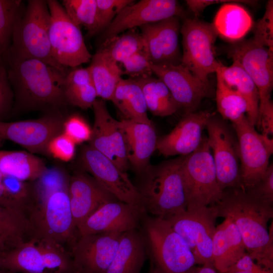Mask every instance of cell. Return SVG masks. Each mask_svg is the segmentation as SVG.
<instances>
[{
    "label": "cell",
    "mask_w": 273,
    "mask_h": 273,
    "mask_svg": "<svg viewBox=\"0 0 273 273\" xmlns=\"http://www.w3.org/2000/svg\"><path fill=\"white\" fill-rule=\"evenodd\" d=\"M238 143L243 188L248 190L263 177L273 152V140L258 133L245 116L232 123Z\"/></svg>",
    "instance_id": "cell-12"
},
{
    "label": "cell",
    "mask_w": 273,
    "mask_h": 273,
    "mask_svg": "<svg viewBox=\"0 0 273 273\" xmlns=\"http://www.w3.org/2000/svg\"><path fill=\"white\" fill-rule=\"evenodd\" d=\"M121 234L78 236L70 251L75 273H105L115 256Z\"/></svg>",
    "instance_id": "cell-18"
},
{
    "label": "cell",
    "mask_w": 273,
    "mask_h": 273,
    "mask_svg": "<svg viewBox=\"0 0 273 273\" xmlns=\"http://www.w3.org/2000/svg\"><path fill=\"white\" fill-rule=\"evenodd\" d=\"M0 273H16L0 266Z\"/></svg>",
    "instance_id": "cell-55"
},
{
    "label": "cell",
    "mask_w": 273,
    "mask_h": 273,
    "mask_svg": "<svg viewBox=\"0 0 273 273\" xmlns=\"http://www.w3.org/2000/svg\"><path fill=\"white\" fill-rule=\"evenodd\" d=\"M242 3L246 4H254V1L244 0H187L186 3L194 15L198 16L204 9L211 5L219 3Z\"/></svg>",
    "instance_id": "cell-49"
},
{
    "label": "cell",
    "mask_w": 273,
    "mask_h": 273,
    "mask_svg": "<svg viewBox=\"0 0 273 273\" xmlns=\"http://www.w3.org/2000/svg\"><path fill=\"white\" fill-rule=\"evenodd\" d=\"M141 222L150 258L162 273H185L194 266L190 248L167 220L146 214Z\"/></svg>",
    "instance_id": "cell-6"
},
{
    "label": "cell",
    "mask_w": 273,
    "mask_h": 273,
    "mask_svg": "<svg viewBox=\"0 0 273 273\" xmlns=\"http://www.w3.org/2000/svg\"><path fill=\"white\" fill-rule=\"evenodd\" d=\"M150 68L186 114L196 112L202 100L211 96L210 84L201 81L180 64H151Z\"/></svg>",
    "instance_id": "cell-20"
},
{
    "label": "cell",
    "mask_w": 273,
    "mask_h": 273,
    "mask_svg": "<svg viewBox=\"0 0 273 273\" xmlns=\"http://www.w3.org/2000/svg\"><path fill=\"white\" fill-rule=\"evenodd\" d=\"M133 2L131 0H97L100 31L105 30L116 16Z\"/></svg>",
    "instance_id": "cell-42"
},
{
    "label": "cell",
    "mask_w": 273,
    "mask_h": 273,
    "mask_svg": "<svg viewBox=\"0 0 273 273\" xmlns=\"http://www.w3.org/2000/svg\"><path fill=\"white\" fill-rule=\"evenodd\" d=\"M68 193L77 229L103 204L118 200L95 178L82 172L70 177Z\"/></svg>",
    "instance_id": "cell-24"
},
{
    "label": "cell",
    "mask_w": 273,
    "mask_h": 273,
    "mask_svg": "<svg viewBox=\"0 0 273 273\" xmlns=\"http://www.w3.org/2000/svg\"><path fill=\"white\" fill-rule=\"evenodd\" d=\"M148 273H162V272L151 259V266Z\"/></svg>",
    "instance_id": "cell-53"
},
{
    "label": "cell",
    "mask_w": 273,
    "mask_h": 273,
    "mask_svg": "<svg viewBox=\"0 0 273 273\" xmlns=\"http://www.w3.org/2000/svg\"><path fill=\"white\" fill-rule=\"evenodd\" d=\"M0 266L16 273L75 272L67 248L36 236L1 252Z\"/></svg>",
    "instance_id": "cell-5"
},
{
    "label": "cell",
    "mask_w": 273,
    "mask_h": 273,
    "mask_svg": "<svg viewBox=\"0 0 273 273\" xmlns=\"http://www.w3.org/2000/svg\"><path fill=\"white\" fill-rule=\"evenodd\" d=\"M64 93L67 103L83 109L93 107L98 96L88 67L76 68L67 73Z\"/></svg>",
    "instance_id": "cell-34"
},
{
    "label": "cell",
    "mask_w": 273,
    "mask_h": 273,
    "mask_svg": "<svg viewBox=\"0 0 273 273\" xmlns=\"http://www.w3.org/2000/svg\"><path fill=\"white\" fill-rule=\"evenodd\" d=\"M225 273H253V272H249V271H234V272L228 271ZM264 273H273V271L268 270Z\"/></svg>",
    "instance_id": "cell-56"
},
{
    "label": "cell",
    "mask_w": 273,
    "mask_h": 273,
    "mask_svg": "<svg viewBox=\"0 0 273 273\" xmlns=\"http://www.w3.org/2000/svg\"><path fill=\"white\" fill-rule=\"evenodd\" d=\"M8 62L7 75L14 89L17 108L54 111L67 104L64 90L67 72L35 59Z\"/></svg>",
    "instance_id": "cell-2"
},
{
    "label": "cell",
    "mask_w": 273,
    "mask_h": 273,
    "mask_svg": "<svg viewBox=\"0 0 273 273\" xmlns=\"http://www.w3.org/2000/svg\"><path fill=\"white\" fill-rule=\"evenodd\" d=\"M22 1L0 0V55L9 48L15 26L22 16Z\"/></svg>",
    "instance_id": "cell-40"
},
{
    "label": "cell",
    "mask_w": 273,
    "mask_h": 273,
    "mask_svg": "<svg viewBox=\"0 0 273 273\" xmlns=\"http://www.w3.org/2000/svg\"><path fill=\"white\" fill-rule=\"evenodd\" d=\"M216 72L228 86L237 91L244 98L248 105L247 118L249 123L255 127L258 120L259 96L254 82L235 61H233L230 66L221 64Z\"/></svg>",
    "instance_id": "cell-28"
},
{
    "label": "cell",
    "mask_w": 273,
    "mask_h": 273,
    "mask_svg": "<svg viewBox=\"0 0 273 273\" xmlns=\"http://www.w3.org/2000/svg\"><path fill=\"white\" fill-rule=\"evenodd\" d=\"M76 144L63 132L56 135L49 142L47 152L54 158L68 162L73 159L75 153Z\"/></svg>",
    "instance_id": "cell-44"
},
{
    "label": "cell",
    "mask_w": 273,
    "mask_h": 273,
    "mask_svg": "<svg viewBox=\"0 0 273 273\" xmlns=\"http://www.w3.org/2000/svg\"><path fill=\"white\" fill-rule=\"evenodd\" d=\"M47 168L33 154L22 151L0 150V172L23 181H33Z\"/></svg>",
    "instance_id": "cell-32"
},
{
    "label": "cell",
    "mask_w": 273,
    "mask_h": 273,
    "mask_svg": "<svg viewBox=\"0 0 273 273\" xmlns=\"http://www.w3.org/2000/svg\"><path fill=\"white\" fill-rule=\"evenodd\" d=\"M2 240V239H1Z\"/></svg>",
    "instance_id": "cell-57"
},
{
    "label": "cell",
    "mask_w": 273,
    "mask_h": 273,
    "mask_svg": "<svg viewBox=\"0 0 273 273\" xmlns=\"http://www.w3.org/2000/svg\"><path fill=\"white\" fill-rule=\"evenodd\" d=\"M241 271L253 273H264L268 270L263 269L257 264L248 253L246 252L237 262L229 269L227 272Z\"/></svg>",
    "instance_id": "cell-50"
},
{
    "label": "cell",
    "mask_w": 273,
    "mask_h": 273,
    "mask_svg": "<svg viewBox=\"0 0 273 273\" xmlns=\"http://www.w3.org/2000/svg\"><path fill=\"white\" fill-rule=\"evenodd\" d=\"M185 273H217L214 268L209 266H193Z\"/></svg>",
    "instance_id": "cell-51"
},
{
    "label": "cell",
    "mask_w": 273,
    "mask_h": 273,
    "mask_svg": "<svg viewBox=\"0 0 273 273\" xmlns=\"http://www.w3.org/2000/svg\"><path fill=\"white\" fill-rule=\"evenodd\" d=\"M62 7L78 26H83L92 36L100 32L97 0H64Z\"/></svg>",
    "instance_id": "cell-37"
},
{
    "label": "cell",
    "mask_w": 273,
    "mask_h": 273,
    "mask_svg": "<svg viewBox=\"0 0 273 273\" xmlns=\"http://www.w3.org/2000/svg\"><path fill=\"white\" fill-rule=\"evenodd\" d=\"M88 67L98 97L104 101H111L123 74L118 63L101 46L92 56Z\"/></svg>",
    "instance_id": "cell-30"
},
{
    "label": "cell",
    "mask_w": 273,
    "mask_h": 273,
    "mask_svg": "<svg viewBox=\"0 0 273 273\" xmlns=\"http://www.w3.org/2000/svg\"><path fill=\"white\" fill-rule=\"evenodd\" d=\"M252 38L273 52V1H268L263 17L255 24Z\"/></svg>",
    "instance_id": "cell-41"
},
{
    "label": "cell",
    "mask_w": 273,
    "mask_h": 273,
    "mask_svg": "<svg viewBox=\"0 0 273 273\" xmlns=\"http://www.w3.org/2000/svg\"><path fill=\"white\" fill-rule=\"evenodd\" d=\"M8 248V247L6 245L5 242L0 239V252Z\"/></svg>",
    "instance_id": "cell-54"
},
{
    "label": "cell",
    "mask_w": 273,
    "mask_h": 273,
    "mask_svg": "<svg viewBox=\"0 0 273 273\" xmlns=\"http://www.w3.org/2000/svg\"><path fill=\"white\" fill-rule=\"evenodd\" d=\"M80 160L83 168L118 200L145 210L142 196L126 172L110 159L88 145L81 149Z\"/></svg>",
    "instance_id": "cell-14"
},
{
    "label": "cell",
    "mask_w": 273,
    "mask_h": 273,
    "mask_svg": "<svg viewBox=\"0 0 273 273\" xmlns=\"http://www.w3.org/2000/svg\"><path fill=\"white\" fill-rule=\"evenodd\" d=\"M132 3L125 7L104 30L102 39L105 41L125 30L172 17H179L184 13L175 0H141Z\"/></svg>",
    "instance_id": "cell-19"
},
{
    "label": "cell",
    "mask_w": 273,
    "mask_h": 273,
    "mask_svg": "<svg viewBox=\"0 0 273 273\" xmlns=\"http://www.w3.org/2000/svg\"><path fill=\"white\" fill-rule=\"evenodd\" d=\"M51 14L49 39L53 56L61 66L76 67L92 58L80 27L68 17L56 0L47 1Z\"/></svg>",
    "instance_id": "cell-10"
},
{
    "label": "cell",
    "mask_w": 273,
    "mask_h": 273,
    "mask_svg": "<svg viewBox=\"0 0 273 273\" xmlns=\"http://www.w3.org/2000/svg\"><path fill=\"white\" fill-rule=\"evenodd\" d=\"M63 132L77 144L89 140L92 128L82 118L74 115L64 121Z\"/></svg>",
    "instance_id": "cell-45"
},
{
    "label": "cell",
    "mask_w": 273,
    "mask_h": 273,
    "mask_svg": "<svg viewBox=\"0 0 273 273\" xmlns=\"http://www.w3.org/2000/svg\"><path fill=\"white\" fill-rule=\"evenodd\" d=\"M206 128L220 189L223 191L229 188H243L237 140L225 122L213 115Z\"/></svg>",
    "instance_id": "cell-13"
},
{
    "label": "cell",
    "mask_w": 273,
    "mask_h": 273,
    "mask_svg": "<svg viewBox=\"0 0 273 273\" xmlns=\"http://www.w3.org/2000/svg\"><path fill=\"white\" fill-rule=\"evenodd\" d=\"M187 208L209 206L221 198L214 162L207 137L203 136L198 147L184 156L181 164Z\"/></svg>",
    "instance_id": "cell-7"
},
{
    "label": "cell",
    "mask_w": 273,
    "mask_h": 273,
    "mask_svg": "<svg viewBox=\"0 0 273 273\" xmlns=\"http://www.w3.org/2000/svg\"><path fill=\"white\" fill-rule=\"evenodd\" d=\"M124 67L123 74L135 78L140 76L151 75L150 60L145 48L136 52L121 63Z\"/></svg>",
    "instance_id": "cell-43"
},
{
    "label": "cell",
    "mask_w": 273,
    "mask_h": 273,
    "mask_svg": "<svg viewBox=\"0 0 273 273\" xmlns=\"http://www.w3.org/2000/svg\"><path fill=\"white\" fill-rule=\"evenodd\" d=\"M92 108L94 122L88 145L126 172L129 162L120 121L111 115L103 100L97 99Z\"/></svg>",
    "instance_id": "cell-17"
},
{
    "label": "cell",
    "mask_w": 273,
    "mask_h": 273,
    "mask_svg": "<svg viewBox=\"0 0 273 273\" xmlns=\"http://www.w3.org/2000/svg\"><path fill=\"white\" fill-rule=\"evenodd\" d=\"M242 237L233 222L228 218L216 227L212 242L214 267L225 273L245 253Z\"/></svg>",
    "instance_id": "cell-26"
},
{
    "label": "cell",
    "mask_w": 273,
    "mask_h": 273,
    "mask_svg": "<svg viewBox=\"0 0 273 273\" xmlns=\"http://www.w3.org/2000/svg\"><path fill=\"white\" fill-rule=\"evenodd\" d=\"M184 156L150 166L139 188L146 212L166 219L185 211L187 201L182 174Z\"/></svg>",
    "instance_id": "cell-3"
},
{
    "label": "cell",
    "mask_w": 273,
    "mask_h": 273,
    "mask_svg": "<svg viewBox=\"0 0 273 273\" xmlns=\"http://www.w3.org/2000/svg\"><path fill=\"white\" fill-rule=\"evenodd\" d=\"M217 217L230 219L238 229L246 251L263 269L273 271V207L252 197L242 188L223 191L211 206Z\"/></svg>",
    "instance_id": "cell-1"
},
{
    "label": "cell",
    "mask_w": 273,
    "mask_h": 273,
    "mask_svg": "<svg viewBox=\"0 0 273 273\" xmlns=\"http://www.w3.org/2000/svg\"><path fill=\"white\" fill-rule=\"evenodd\" d=\"M146 214L144 209L115 200L98 208L77 229L78 236L103 233H123L138 229Z\"/></svg>",
    "instance_id": "cell-21"
},
{
    "label": "cell",
    "mask_w": 273,
    "mask_h": 273,
    "mask_svg": "<svg viewBox=\"0 0 273 273\" xmlns=\"http://www.w3.org/2000/svg\"><path fill=\"white\" fill-rule=\"evenodd\" d=\"M262 134L270 137L273 133V104L272 101L258 113L256 124Z\"/></svg>",
    "instance_id": "cell-48"
},
{
    "label": "cell",
    "mask_w": 273,
    "mask_h": 273,
    "mask_svg": "<svg viewBox=\"0 0 273 273\" xmlns=\"http://www.w3.org/2000/svg\"><path fill=\"white\" fill-rule=\"evenodd\" d=\"M134 79L143 91L148 110L154 115L170 116L179 109L170 91L159 78L148 75Z\"/></svg>",
    "instance_id": "cell-33"
},
{
    "label": "cell",
    "mask_w": 273,
    "mask_h": 273,
    "mask_svg": "<svg viewBox=\"0 0 273 273\" xmlns=\"http://www.w3.org/2000/svg\"><path fill=\"white\" fill-rule=\"evenodd\" d=\"M69 179L70 177L62 169L56 167L47 168L38 178L31 181L34 199V207L52 193L68 189Z\"/></svg>",
    "instance_id": "cell-39"
},
{
    "label": "cell",
    "mask_w": 273,
    "mask_h": 273,
    "mask_svg": "<svg viewBox=\"0 0 273 273\" xmlns=\"http://www.w3.org/2000/svg\"><path fill=\"white\" fill-rule=\"evenodd\" d=\"M50 21L47 1H28L15 26L11 44L3 53L8 61L35 59L67 72V68L59 64L52 54L49 39Z\"/></svg>",
    "instance_id": "cell-4"
},
{
    "label": "cell",
    "mask_w": 273,
    "mask_h": 273,
    "mask_svg": "<svg viewBox=\"0 0 273 273\" xmlns=\"http://www.w3.org/2000/svg\"><path fill=\"white\" fill-rule=\"evenodd\" d=\"M229 55L242 66L257 87L259 96V113L271 101L273 52L252 38L231 46Z\"/></svg>",
    "instance_id": "cell-15"
},
{
    "label": "cell",
    "mask_w": 273,
    "mask_h": 273,
    "mask_svg": "<svg viewBox=\"0 0 273 273\" xmlns=\"http://www.w3.org/2000/svg\"><path fill=\"white\" fill-rule=\"evenodd\" d=\"M178 17H170L141 27L145 47L151 64H180Z\"/></svg>",
    "instance_id": "cell-22"
},
{
    "label": "cell",
    "mask_w": 273,
    "mask_h": 273,
    "mask_svg": "<svg viewBox=\"0 0 273 273\" xmlns=\"http://www.w3.org/2000/svg\"><path fill=\"white\" fill-rule=\"evenodd\" d=\"M123 131L127 159L135 170L143 173L149 166L151 157L156 149L157 136L152 123L120 120Z\"/></svg>",
    "instance_id": "cell-25"
},
{
    "label": "cell",
    "mask_w": 273,
    "mask_h": 273,
    "mask_svg": "<svg viewBox=\"0 0 273 273\" xmlns=\"http://www.w3.org/2000/svg\"><path fill=\"white\" fill-rule=\"evenodd\" d=\"M252 24L248 12L234 3L223 5L212 23L218 35L231 41H238L244 37L251 29Z\"/></svg>",
    "instance_id": "cell-31"
},
{
    "label": "cell",
    "mask_w": 273,
    "mask_h": 273,
    "mask_svg": "<svg viewBox=\"0 0 273 273\" xmlns=\"http://www.w3.org/2000/svg\"><path fill=\"white\" fill-rule=\"evenodd\" d=\"M213 114L206 111L187 113L169 133L157 138L156 149L165 157L187 156L199 146Z\"/></svg>",
    "instance_id": "cell-23"
},
{
    "label": "cell",
    "mask_w": 273,
    "mask_h": 273,
    "mask_svg": "<svg viewBox=\"0 0 273 273\" xmlns=\"http://www.w3.org/2000/svg\"><path fill=\"white\" fill-rule=\"evenodd\" d=\"M216 74L215 96L217 110L224 120L235 122L246 116L247 102L239 93L224 82L218 73Z\"/></svg>",
    "instance_id": "cell-36"
},
{
    "label": "cell",
    "mask_w": 273,
    "mask_h": 273,
    "mask_svg": "<svg viewBox=\"0 0 273 273\" xmlns=\"http://www.w3.org/2000/svg\"><path fill=\"white\" fill-rule=\"evenodd\" d=\"M3 174L0 172V206L5 207V199L3 184Z\"/></svg>",
    "instance_id": "cell-52"
},
{
    "label": "cell",
    "mask_w": 273,
    "mask_h": 273,
    "mask_svg": "<svg viewBox=\"0 0 273 273\" xmlns=\"http://www.w3.org/2000/svg\"><path fill=\"white\" fill-rule=\"evenodd\" d=\"M148 250L145 236L138 229L122 233L115 256L105 273H140Z\"/></svg>",
    "instance_id": "cell-27"
},
{
    "label": "cell",
    "mask_w": 273,
    "mask_h": 273,
    "mask_svg": "<svg viewBox=\"0 0 273 273\" xmlns=\"http://www.w3.org/2000/svg\"><path fill=\"white\" fill-rule=\"evenodd\" d=\"M34 236V230L27 216L0 206V239L8 248Z\"/></svg>",
    "instance_id": "cell-35"
},
{
    "label": "cell",
    "mask_w": 273,
    "mask_h": 273,
    "mask_svg": "<svg viewBox=\"0 0 273 273\" xmlns=\"http://www.w3.org/2000/svg\"><path fill=\"white\" fill-rule=\"evenodd\" d=\"M246 191L255 199L272 206L273 165H269L262 178L254 187Z\"/></svg>",
    "instance_id": "cell-46"
},
{
    "label": "cell",
    "mask_w": 273,
    "mask_h": 273,
    "mask_svg": "<svg viewBox=\"0 0 273 273\" xmlns=\"http://www.w3.org/2000/svg\"><path fill=\"white\" fill-rule=\"evenodd\" d=\"M117 63L122 61L145 48L141 33L133 29L104 41L102 46Z\"/></svg>",
    "instance_id": "cell-38"
},
{
    "label": "cell",
    "mask_w": 273,
    "mask_h": 273,
    "mask_svg": "<svg viewBox=\"0 0 273 273\" xmlns=\"http://www.w3.org/2000/svg\"><path fill=\"white\" fill-rule=\"evenodd\" d=\"M111 101L123 114L124 119L151 124L143 91L134 78H121Z\"/></svg>",
    "instance_id": "cell-29"
},
{
    "label": "cell",
    "mask_w": 273,
    "mask_h": 273,
    "mask_svg": "<svg viewBox=\"0 0 273 273\" xmlns=\"http://www.w3.org/2000/svg\"><path fill=\"white\" fill-rule=\"evenodd\" d=\"M216 218L209 206L187 209L166 220L185 241L195 263L214 268L212 242Z\"/></svg>",
    "instance_id": "cell-11"
},
{
    "label": "cell",
    "mask_w": 273,
    "mask_h": 273,
    "mask_svg": "<svg viewBox=\"0 0 273 273\" xmlns=\"http://www.w3.org/2000/svg\"><path fill=\"white\" fill-rule=\"evenodd\" d=\"M29 218L34 230V236L52 240L69 251L78 237L68 189L50 194L33 208Z\"/></svg>",
    "instance_id": "cell-8"
},
{
    "label": "cell",
    "mask_w": 273,
    "mask_h": 273,
    "mask_svg": "<svg viewBox=\"0 0 273 273\" xmlns=\"http://www.w3.org/2000/svg\"><path fill=\"white\" fill-rule=\"evenodd\" d=\"M183 52L180 64L202 82L210 84L209 75L221 63L216 60L214 45L218 34L212 24L197 18H186L180 27Z\"/></svg>",
    "instance_id": "cell-9"
},
{
    "label": "cell",
    "mask_w": 273,
    "mask_h": 273,
    "mask_svg": "<svg viewBox=\"0 0 273 273\" xmlns=\"http://www.w3.org/2000/svg\"><path fill=\"white\" fill-rule=\"evenodd\" d=\"M13 97L7 72L0 62V119L10 110Z\"/></svg>",
    "instance_id": "cell-47"
},
{
    "label": "cell",
    "mask_w": 273,
    "mask_h": 273,
    "mask_svg": "<svg viewBox=\"0 0 273 273\" xmlns=\"http://www.w3.org/2000/svg\"><path fill=\"white\" fill-rule=\"evenodd\" d=\"M56 111L35 119L1 121L0 140L13 142L32 154L47 152L51 140L63 132L64 120Z\"/></svg>",
    "instance_id": "cell-16"
}]
</instances>
